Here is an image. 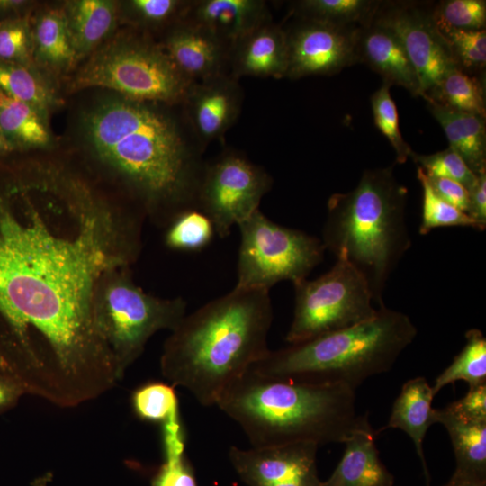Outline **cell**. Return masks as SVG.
Wrapping results in <instances>:
<instances>
[{
	"label": "cell",
	"instance_id": "6da1fadb",
	"mask_svg": "<svg viewBox=\"0 0 486 486\" xmlns=\"http://www.w3.org/2000/svg\"><path fill=\"white\" fill-rule=\"evenodd\" d=\"M13 187L17 215L0 193V315L12 357L40 379L70 389L104 378L113 361L94 321L102 279L129 267L140 249V221L112 208L61 167Z\"/></svg>",
	"mask_w": 486,
	"mask_h": 486
},
{
	"label": "cell",
	"instance_id": "7a4b0ae2",
	"mask_svg": "<svg viewBox=\"0 0 486 486\" xmlns=\"http://www.w3.org/2000/svg\"><path fill=\"white\" fill-rule=\"evenodd\" d=\"M82 128L92 153L158 223L167 226L181 212L197 209L204 166L169 115L148 103L112 98L86 112Z\"/></svg>",
	"mask_w": 486,
	"mask_h": 486
},
{
	"label": "cell",
	"instance_id": "3957f363",
	"mask_svg": "<svg viewBox=\"0 0 486 486\" xmlns=\"http://www.w3.org/2000/svg\"><path fill=\"white\" fill-rule=\"evenodd\" d=\"M274 319L269 291L234 287L189 315L171 331L160 357L162 375L203 406L269 352Z\"/></svg>",
	"mask_w": 486,
	"mask_h": 486
},
{
	"label": "cell",
	"instance_id": "277c9868",
	"mask_svg": "<svg viewBox=\"0 0 486 486\" xmlns=\"http://www.w3.org/2000/svg\"><path fill=\"white\" fill-rule=\"evenodd\" d=\"M216 406L238 423L255 448L345 443L363 416L350 387L269 377L251 369Z\"/></svg>",
	"mask_w": 486,
	"mask_h": 486
},
{
	"label": "cell",
	"instance_id": "5b68a950",
	"mask_svg": "<svg viewBox=\"0 0 486 486\" xmlns=\"http://www.w3.org/2000/svg\"><path fill=\"white\" fill-rule=\"evenodd\" d=\"M407 197L391 166L364 170L353 190L328 201L324 248L363 275L377 308L384 305L387 281L411 246Z\"/></svg>",
	"mask_w": 486,
	"mask_h": 486
},
{
	"label": "cell",
	"instance_id": "8992f818",
	"mask_svg": "<svg viewBox=\"0 0 486 486\" xmlns=\"http://www.w3.org/2000/svg\"><path fill=\"white\" fill-rule=\"evenodd\" d=\"M417 334L408 315L384 304L357 325L269 350L250 369L269 377L356 390L367 378L390 371Z\"/></svg>",
	"mask_w": 486,
	"mask_h": 486
},
{
	"label": "cell",
	"instance_id": "52a82bcc",
	"mask_svg": "<svg viewBox=\"0 0 486 486\" xmlns=\"http://www.w3.org/2000/svg\"><path fill=\"white\" fill-rule=\"evenodd\" d=\"M194 84L161 45L133 35H118L91 54L68 89L102 87L131 101L174 104L185 101Z\"/></svg>",
	"mask_w": 486,
	"mask_h": 486
},
{
	"label": "cell",
	"instance_id": "ba28073f",
	"mask_svg": "<svg viewBox=\"0 0 486 486\" xmlns=\"http://www.w3.org/2000/svg\"><path fill=\"white\" fill-rule=\"evenodd\" d=\"M129 271L122 267L109 272L93 302L95 328L113 358L119 380L156 332L173 331L186 315L184 299H164L144 292Z\"/></svg>",
	"mask_w": 486,
	"mask_h": 486
},
{
	"label": "cell",
	"instance_id": "9c48e42d",
	"mask_svg": "<svg viewBox=\"0 0 486 486\" xmlns=\"http://www.w3.org/2000/svg\"><path fill=\"white\" fill-rule=\"evenodd\" d=\"M236 287L270 291L275 284L307 278L323 259L321 239L279 225L260 210L238 225Z\"/></svg>",
	"mask_w": 486,
	"mask_h": 486
},
{
	"label": "cell",
	"instance_id": "30bf717a",
	"mask_svg": "<svg viewBox=\"0 0 486 486\" xmlns=\"http://www.w3.org/2000/svg\"><path fill=\"white\" fill-rule=\"evenodd\" d=\"M293 287V318L285 337L289 344L357 325L377 312L363 275L342 260L318 278L299 280Z\"/></svg>",
	"mask_w": 486,
	"mask_h": 486
},
{
	"label": "cell",
	"instance_id": "8fae6325",
	"mask_svg": "<svg viewBox=\"0 0 486 486\" xmlns=\"http://www.w3.org/2000/svg\"><path fill=\"white\" fill-rule=\"evenodd\" d=\"M272 179L260 166L245 157L227 153L205 165L200 181L196 205L213 224L219 238L230 234L256 212Z\"/></svg>",
	"mask_w": 486,
	"mask_h": 486
},
{
	"label": "cell",
	"instance_id": "7c38bea8",
	"mask_svg": "<svg viewBox=\"0 0 486 486\" xmlns=\"http://www.w3.org/2000/svg\"><path fill=\"white\" fill-rule=\"evenodd\" d=\"M399 37L418 74L422 97L433 94L443 76L457 68L434 19V3L381 1L374 16Z\"/></svg>",
	"mask_w": 486,
	"mask_h": 486
},
{
	"label": "cell",
	"instance_id": "4fadbf2b",
	"mask_svg": "<svg viewBox=\"0 0 486 486\" xmlns=\"http://www.w3.org/2000/svg\"><path fill=\"white\" fill-rule=\"evenodd\" d=\"M359 26H338L300 19L286 32L288 64L286 76H331L357 61Z\"/></svg>",
	"mask_w": 486,
	"mask_h": 486
},
{
	"label": "cell",
	"instance_id": "5bb4252c",
	"mask_svg": "<svg viewBox=\"0 0 486 486\" xmlns=\"http://www.w3.org/2000/svg\"><path fill=\"white\" fill-rule=\"evenodd\" d=\"M318 447L312 443L248 449L231 446L229 459L248 486H323L317 469Z\"/></svg>",
	"mask_w": 486,
	"mask_h": 486
},
{
	"label": "cell",
	"instance_id": "9a60e30c",
	"mask_svg": "<svg viewBox=\"0 0 486 486\" xmlns=\"http://www.w3.org/2000/svg\"><path fill=\"white\" fill-rule=\"evenodd\" d=\"M241 102L236 77L222 74L194 84L184 104L194 134L207 144L220 139L233 124Z\"/></svg>",
	"mask_w": 486,
	"mask_h": 486
},
{
	"label": "cell",
	"instance_id": "2e32d148",
	"mask_svg": "<svg viewBox=\"0 0 486 486\" xmlns=\"http://www.w3.org/2000/svg\"><path fill=\"white\" fill-rule=\"evenodd\" d=\"M176 68L193 83L225 73L230 47L194 23L181 20L161 45Z\"/></svg>",
	"mask_w": 486,
	"mask_h": 486
},
{
	"label": "cell",
	"instance_id": "e0dca14e",
	"mask_svg": "<svg viewBox=\"0 0 486 486\" xmlns=\"http://www.w3.org/2000/svg\"><path fill=\"white\" fill-rule=\"evenodd\" d=\"M356 56L358 63L379 74L383 84L404 87L413 96L422 97L418 74L399 37L374 18L358 28Z\"/></svg>",
	"mask_w": 486,
	"mask_h": 486
},
{
	"label": "cell",
	"instance_id": "ac0fdd59",
	"mask_svg": "<svg viewBox=\"0 0 486 486\" xmlns=\"http://www.w3.org/2000/svg\"><path fill=\"white\" fill-rule=\"evenodd\" d=\"M288 64L285 31L271 19L258 25L230 48L231 76L281 78Z\"/></svg>",
	"mask_w": 486,
	"mask_h": 486
},
{
	"label": "cell",
	"instance_id": "d6986e66",
	"mask_svg": "<svg viewBox=\"0 0 486 486\" xmlns=\"http://www.w3.org/2000/svg\"><path fill=\"white\" fill-rule=\"evenodd\" d=\"M270 19L262 0H198L190 2L182 20L204 28L231 48Z\"/></svg>",
	"mask_w": 486,
	"mask_h": 486
},
{
	"label": "cell",
	"instance_id": "ffe728a7",
	"mask_svg": "<svg viewBox=\"0 0 486 486\" xmlns=\"http://www.w3.org/2000/svg\"><path fill=\"white\" fill-rule=\"evenodd\" d=\"M343 456L323 486H392L393 476L379 458L367 415L345 441Z\"/></svg>",
	"mask_w": 486,
	"mask_h": 486
},
{
	"label": "cell",
	"instance_id": "44dd1931",
	"mask_svg": "<svg viewBox=\"0 0 486 486\" xmlns=\"http://www.w3.org/2000/svg\"><path fill=\"white\" fill-rule=\"evenodd\" d=\"M432 387L424 377L407 381L395 400L387 425L382 428H400L412 439L429 486L423 441L429 427L436 423Z\"/></svg>",
	"mask_w": 486,
	"mask_h": 486
},
{
	"label": "cell",
	"instance_id": "7402d4cb",
	"mask_svg": "<svg viewBox=\"0 0 486 486\" xmlns=\"http://www.w3.org/2000/svg\"><path fill=\"white\" fill-rule=\"evenodd\" d=\"M34 65L51 74H61L78 62L63 8H47L31 21Z\"/></svg>",
	"mask_w": 486,
	"mask_h": 486
},
{
	"label": "cell",
	"instance_id": "603a6c76",
	"mask_svg": "<svg viewBox=\"0 0 486 486\" xmlns=\"http://www.w3.org/2000/svg\"><path fill=\"white\" fill-rule=\"evenodd\" d=\"M63 10L79 62L94 52L114 30L119 4L110 0H72L65 3Z\"/></svg>",
	"mask_w": 486,
	"mask_h": 486
},
{
	"label": "cell",
	"instance_id": "cb8c5ba5",
	"mask_svg": "<svg viewBox=\"0 0 486 486\" xmlns=\"http://www.w3.org/2000/svg\"><path fill=\"white\" fill-rule=\"evenodd\" d=\"M426 102L429 112L444 130L449 148L475 175L486 172L485 118L443 106L433 100Z\"/></svg>",
	"mask_w": 486,
	"mask_h": 486
},
{
	"label": "cell",
	"instance_id": "d4e9b609",
	"mask_svg": "<svg viewBox=\"0 0 486 486\" xmlns=\"http://www.w3.org/2000/svg\"><path fill=\"white\" fill-rule=\"evenodd\" d=\"M435 418L449 435L455 470L486 479V420L464 416L448 405L435 409Z\"/></svg>",
	"mask_w": 486,
	"mask_h": 486
},
{
	"label": "cell",
	"instance_id": "484cf974",
	"mask_svg": "<svg viewBox=\"0 0 486 486\" xmlns=\"http://www.w3.org/2000/svg\"><path fill=\"white\" fill-rule=\"evenodd\" d=\"M0 130L14 148H44L51 142L47 120L33 106L0 92Z\"/></svg>",
	"mask_w": 486,
	"mask_h": 486
},
{
	"label": "cell",
	"instance_id": "4316f807",
	"mask_svg": "<svg viewBox=\"0 0 486 486\" xmlns=\"http://www.w3.org/2000/svg\"><path fill=\"white\" fill-rule=\"evenodd\" d=\"M0 92L33 106L46 120L57 104L54 89L35 66L0 60Z\"/></svg>",
	"mask_w": 486,
	"mask_h": 486
},
{
	"label": "cell",
	"instance_id": "83f0119b",
	"mask_svg": "<svg viewBox=\"0 0 486 486\" xmlns=\"http://www.w3.org/2000/svg\"><path fill=\"white\" fill-rule=\"evenodd\" d=\"M380 0H301L292 11L299 19L332 25L364 26L372 22Z\"/></svg>",
	"mask_w": 486,
	"mask_h": 486
},
{
	"label": "cell",
	"instance_id": "f1b7e54d",
	"mask_svg": "<svg viewBox=\"0 0 486 486\" xmlns=\"http://www.w3.org/2000/svg\"><path fill=\"white\" fill-rule=\"evenodd\" d=\"M164 461L150 486H198L185 455V435L180 418L161 425Z\"/></svg>",
	"mask_w": 486,
	"mask_h": 486
},
{
	"label": "cell",
	"instance_id": "f546056e",
	"mask_svg": "<svg viewBox=\"0 0 486 486\" xmlns=\"http://www.w3.org/2000/svg\"><path fill=\"white\" fill-rule=\"evenodd\" d=\"M482 76L453 68L426 101L433 100L443 106L486 118L485 88Z\"/></svg>",
	"mask_w": 486,
	"mask_h": 486
},
{
	"label": "cell",
	"instance_id": "4dcf8cb0",
	"mask_svg": "<svg viewBox=\"0 0 486 486\" xmlns=\"http://www.w3.org/2000/svg\"><path fill=\"white\" fill-rule=\"evenodd\" d=\"M466 343L453 362L436 378L434 395L446 385L464 381L469 387L486 382V338L477 328L465 333Z\"/></svg>",
	"mask_w": 486,
	"mask_h": 486
},
{
	"label": "cell",
	"instance_id": "1f68e13d",
	"mask_svg": "<svg viewBox=\"0 0 486 486\" xmlns=\"http://www.w3.org/2000/svg\"><path fill=\"white\" fill-rule=\"evenodd\" d=\"M134 414L141 420L166 424L180 418L176 387L167 382H148L131 394Z\"/></svg>",
	"mask_w": 486,
	"mask_h": 486
},
{
	"label": "cell",
	"instance_id": "d6a6232c",
	"mask_svg": "<svg viewBox=\"0 0 486 486\" xmlns=\"http://www.w3.org/2000/svg\"><path fill=\"white\" fill-rule=\"evenodd\" d=\"M166 227L165 243L170 249L176 251H200L216 235L209 217L198 209L181 212Z\"/></svg>",
	"mask_w": 486,
	"mask_h": 486
},
{
	"label": "cell",
	"instance_id": "836d02e7",
	"mask_svg": "<svg viewBox=\"0 0 486 486\" xmlns=\"http://www.w3.org/2000/svg\"><path fill=\"white\" fill-rule=\"evenodd\" d=\"M435 22L457 68L469 74L482 75L486 65V30H462Z\"/></svg>",
	"mask_w": 486,
	"mask_h": 486
},
{
	"label": "cell",
	"instance_id": "e575fe53",
	"mask_svg": "<svg viewBox=\"0 0 486 486\" xmlns=\"http://www.w3.org/2000/svg\"><path fill=\"white\" fill-rule=\"evenodd\" d=\"M417 177L423 192L422 215L419 233L426 235L432 230L441 227H471L484 229L469 214L452 206L438 197L431 188L425 172L418 166Z\"/></svg>",
	"mask_w": 486,
	"mask_h": 486
},
{
	"label": "cell",
	"instance_id": "d590c367",
	"mask_svg": "<svg viewBox=\"0 0 486 486\" xmlns=\"http://www.w3.org/2000/svg\"><path fill=\"white\" fill-rule=\"evenodd\" d=\"M371 104L374 124L392 144L396 154V162L405 163L413 151L400 130L397 107L388 85L383 84L374 93Z\"/></svg>",
	"mask_w": 486,
	"mask_h": 486
},
{
	"label": "cell",
	"instance_id": "8d00e7d4",
	"mask_svg": "<svg viewBox=\"0 0 486 486\" xmlns=\"http://www.w3.org/2000/svg\"><path fill=\"white\" fill-rule=\"evenodd\" d=\"M0 60L35 66L32 57V25L28 16L0 21Z\"/></svg>",
	"mask_w": 486,
	"mask_h": 486
},
{
	"label": "cell",
	"instance_id": "74e56055",
	"mask_svg": "<svg viewBox=\"0 0 486 486\" xmlns=\"http://www.w3.org/2000/svg\"><path fill=\"white\" fill-rule=\"evenodd\" d=\"M410 158L428 176H436L454 180L464 185L468 192L477 181L475 175L463 158L451 148L429 155L417 154Z\"/></svg>",
	"mask_w": 486,
	"mask_h": 486
},
{
	"label": "cell",
	"instance_id": "f35d334b",
	"mask_svg": "<svg viewBox=\"0 0 486 486\" xmlns=\"http://www.w3.org/2000/svg\"><path fill=\"white\" fill-rule=\"evenodd\" d=\"M191 1L180 0H130L124 4V13L134 23L160 26L173 20L181 21Z\"/></svg>",
	"mask_w": 486,
	"mask_h": 486
},
{
	"label": "cell",
	"instance_id": "ab89813d",
	"mask_svg": "<svg viewBox=\"0 0 486 486\" xmlns=\"http://www.w3.org/2000/svg\"><path fill=\"white\" fill-rule=\"evenodd\" d=\"M436 22L462 30H485L486 1L444 0L434 4Z\"/></svg>",
	"mask_w": 486,
	"mask_h": 486
},
{
	"label": "cell",
	"instance_id": "60d3db41",
	"mask_svg": "<svg viewBox=\"0 0 486 486\" xmlns=\"http://www.w3.org/2000/svg\"><path fill=\"white\" fill-rule=\"evenodd\" d=\"M427 177L431 188L438 197L469 214L471 209L470 195L464 185L447 178L428 176Z\"/></svg>",
	"mask_w": 486,
	"mask_h": 486
},
{
	"label": "cell",
	"instance_id": "b9f144b4",
	"mask_svg": "<svg viewBox=\"0 0 486 486\" xmlns=\"http://www.w3.org/2000/svg\"><path fill=\"white\" fill-rule=\"evenodd\" d=\"M448 406L464 416L486 420V382L469 387L468 392L462 399Z\"/></svg>",
	"mask_w": 486,
	"mask_h": 486
},
{
	"label": "cell",
	"instance_id": "7bdbcfd3",
	"mask_svg": "<svg viewBox=\"0 0 486 486\" xmlns=\"http://www.w3.org/2000/svg\"><path fill=\"white\" fill-rule=\"evenodd\" d=\"M473 187L469 191L471 209L469 215L483 229L486 227V172L477 175Z\"/></svg>",
	"mask_w": 486,
	"mask_h": 486
},
{
	"label": "cell",
	"instance_id": "ee69618b",
	"mask_svg": "<svg viewBox=\"0 0 486 486\" xmlns=\"http://www.w3.org/2000/svg\"><path fill=\"white\" fill-rule=\"evenodd\" d=\"M25 391L22 385L0 371V414L15 406Z\"/></svg>",
	"mask_w": 486,
	"mask_h": 486
},
{
	"label": "cell",
	"instance_id": "f6af8a7d",
	"mask_svg": "<svg viewBox=\"0 0 486 486\" xmlns=\"http://www.w3.org/2000/svg\"><path fill=\"white\" fill-rule=\"evenodd\" d=\"M31 4V1L0 0V15L6 16L5 19L22 16L19 14L25 11Z\"/></svg>",
	"mask_w": 486,
	"mask_h": 486
},
{
	"label": "cell",
	"instance_id": "bcb514c9",
	"mask_svg": "<svg viewBox=\"0 0 486 486\" xmlns=\"http://www.w3.org/2000/svg\"><path fill=\"white\" fill-rule=\"evenodd\" d=\"M446 486H486V479L455 470Z\"/></svg>",
	"mask_w": 486,
	"mask_h": 486
},
{
	"label": "cell",
	"instance_id": "7dc6e473",
	"mask_svg": "<svg viewBox=\"0 0 486 486\" xmlns=\"http://www.w3.org/2000/svg\"><path fill=\"white\" fill-rule=\"evenodd\" d=\"M14 148L10 145V143L5 139L4 135L3 134L2 130H0V154H4L6 152L12 151Z\"/></svg>",
	"mask_w": 486,
	"mask_h": 486
},
{
	"label": "cell",
	"instance_id": "c3c4849f",
	"mask_svg": "<svg viewBox=\"0 0 486 486\" xmlns=\"http://www.w3.org/2000/svg\"><path fill=\"white\" fill-rule=\"evenodd\" d=\"M1 282H2V270H1V266H0V285H1ZM3 365H4V360L0 353V369H2Z\"/></svg>",
	"mask_w": 486,
	"mask_h": 486
},
{
	"label": "cell",
	"instance_id": "681fc988",
	"mask_svg": "<svg viewBox=\"0 0 486 486\" xmlns=\"http://www.w3.org/2000/svg\"><path fill=\"white\" fill-rule=\"evenodd\" d=\"M444 486H446V484H445Z\"/></svg>",
	"mask_w": 486,
	"mask_h": 486
}]
</instances>
